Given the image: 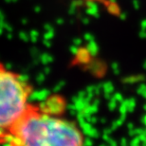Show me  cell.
<instances>
[{
    "label": "cell",
    "mask_w": 146,
    "mask_h": 146,
    "mask_svg": "<svg viewBox=\"0 0 146 146\" xmlns=\"http://www.w3.org/2000/svg\"><path fill=\"white\" fill-rule=\"evenodd\" d=\"M57 97L33 103L4 146H86V138L74 121L62 115Z\"/></svg>",
    "instance_id": "cell-1"
},
{
    "label": "cell",
    "mask_w": 146,
    "mask_h": 146,
    "mask_svg": "<svg viewBox=\"0 0 146 146\" xmlns=\"http://www.w3.org/2000/svg\"><path fill=\"white\" fill-rule=\"evenodd\" d=\"M33 86L20 73L0 63V146L33 104Z\"/></svg>",
    "instance_id": "cell-2"
}]
</instances>
